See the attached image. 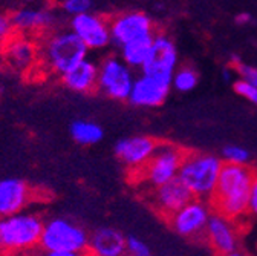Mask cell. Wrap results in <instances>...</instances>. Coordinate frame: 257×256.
Masks as SVG:
<instances>
[{"label":"cell","instance_id":"12","mask_svg":"<svg viewBox=\"0 0 257 256\" xmlns=\"http://www.w3.org/2000/svg\"><path fill=\"white\" fill-rule=\"evenodd\" d=\"M2 55L11 68L20 72H26L36 66L40 51L37 43L28 34L14 33L2 42Z\"/></svg>","mask_w":257,"mask_h":256},{"label":"cell","instance_id":"5","mask_svg":"<svg viewBox=\"0 0 257 256\" xmlns=\"http://www.w3.org/2000/svg\"><path fill=\"white\" fill-rule=\"evenodd\" d=\"M185 152V149L176 144L158 141V146L149 161L141 169L128 174L132 175L135 184L147 186V190L155 189L178 177Z\"/></svg>","mask_w":257,"mask_h":256},{"label":"cell","instance_id":"8","mask_svg":"<svg viewBox=\"0 0 257 256\" xmlns=\"http://www.w3.org/2000/svg\"><path fill=\"white\" fill-rule=\"evenodd\" d=\"M178 65V52L175 43L163 34H155L150 52L141 66L144 75H150L172 86V78Z\"/></svg>","mask_w":257,"mask_h":256},{"label":"cell","instance_id":"24","mask_svg":"<svg viewBox=\"0 0 257 256\" xmlns=\"http://www.w3.org/2000/svg\"><path fill=\"white\" fill-rule=\"evenodd\" d=\"M222 156L225 163H233V164H248L249 161V152L245 147L240 146H227L222 150Z\"/></svg>","mask_w":257,"mask_h":256},{"label":"cell","instance_id":"26","mask_svg":"<svg viewBox=\"0 0 257 256\" xmlns=\"http://www.w3.org/2000/svg\"><path fill=\"white\" fill-rule=\"evenodd\" d=\"M125 253L131 256H149L150 248L146 242L135 236H128L125 238Z\"/></svg>","mask_w":257,"mask_h":256},{"label":"cell","instance_id":"13","mask_svg":"<svg viewBox=\"0 0 257 256\" xmlns=\"http://www.w3.org/2000/svg\"><path fill=\"white\" fill-rule=\"evenodd\" d=\"M109 26L110 39L119 46L153 34V22L144 13L118 14L116 17L109 20Z\"/></svg>","mask_w":257,"mask_h":256},{"label":"cell","instance_id":"4","mask_svg":"<svg viewBox=\"0 0 257 256\" xmlns=\"http://www.w3.org/2000/svg\"><path fill=\"white\" fill-rule=\"evenodd\" d=\"M45 222L34 213H14L0 218V251L26 253L40 244Z\"/></svg>","mask_w":257,"mask_h":256},{"label":"cell","instance_id":"16","mask_svg":"<svg viewBox=\"0 0 257 256\" xmlns=\"http://www.w3.org/2000/svg\"><path fill=\"white\" fill-rule=\"evenodd\" d=\"M170 84L159 81L150 75H144L134 81L128 102L135 106L143 108H156L161 106L169 95Z\"/></svg>","mask_w":257,"mask_h":256},{"label":"cell","instance_id":"18","mask_svg":"<svg viewBox=\"0 0 257 256\" xmlns=\"http://www.w3.org/2000/svg\"><path fill=\"white\" fill-rule=\"evenodd\" d=\"M125 253V236L110 227H101L89 236L87 254L95 256H121Z\"/></svg>","mask_w":257,"mask_h":256},{"label":"cell","instance_id":"34","mask_svg":"<svg viewBox=\"0 0 257 256\" xmlns=\"http://www.w3.org/2000/svg\"><path fill=\"white\" fill-rule=\"evenodd\" d=\"M0 218H2V216H0Z\"/></svg>","mask_w":257,"mask_h":256},{"label":"cell","instance_id":"25","mask_svg":"<svg viewBox=\"0 0 257 256\" xmlns=\"http://www.w3.org/2000/svg\"><path fill=\"white\" fill-rule=\"evenodd\" d=\"M233 88H234V91L240 95V97H243V99H246L248 102L257 105V86H255V84H252V83H249V81L240 78V80H237V81L234 83Z\"/></svg>","mask_w":257,"mask_h":256},{"label":"cell","instance_id":"2","mask_svg":"<svg viewBox=\"0 0 257 256\" xmlns=\"http://www.w3.org/2000/svg\"><path fill=\"white\" fill-rule=\"evenodd\" d=\"M222 166L223 161L213 153L187 150L178 178L190 189L195 198L210 201Z\"/></svg>","mask_w":257,"mask_h":256},{"label":"cell","instance_id":"15","mask_svg":"<svg viewBox=\"0 0 257 256\" xmlns=\"http://www.w3.org/2000/svg\"><path fill=\"white\" fill-rule=\"evenodd\" d=\"M156 146H158V141L152 137L124 138L116 143L115 155L128 169V172H135L149 161Z\"/></svg>","mask_w":257,"mask_h":256},{"label":"cell","instance_id":"32","mask_svg":"<svg viewBox=\"0 0 257 256\" xmlns=\"http://www.w3.org/2000/svg\"><path fill=\"white\" fill-rule=\"evenodd\" d=\"M230 77H231V72H230V71H223V78H225V80L228 81V80H230Z\"/></svg>","mask_w":257,"mask_h":256},{"label":"cell","instance_id":"1","mask_svg":"<svg viewBox=\"0 0 257 256\" xmlns=\"http://www.w3.org/2000/svg\"><path fill=\"white\" fill-rule=\"evenodd\" d=\"M254 169L248 164L223 163L210 198L213 212L242 224L249 215V195Z\"/></svg>","mask_w":257,"mask_h":256},{"label":"cell","instance_id":"29","mask_svg":"<svg viewBox=\"0 0 257 256\" xmlns=\"http://www.w3.org/2000/svg\"><path fill=\"white\" fill-rule=\"evenodd\" d=\"M13 33H14V26H13L11 17L0 14V43L5 39H8Z\"/></svg>","mask_w":257,"mask_h":256},{"label":"cell","instance_id":"33","mask_svg":"<svg viewBox=\"0 0 257 256\" xmlns=\"http://www.w3.org/2000/svg\"><path fill=\"white\" fill-rule=\"evenodd\" d=\"M25 2H32V0H25Z\"/></svg>","mask_w":257,"mask_h":256},{"label":"cell","instance_id":"6","mask_svg":"<svg viewBox=\"0 0 257 256\" xmlns=\"http://www.w3.org/2000/svg\"><path fill=\"white\" fill-rule=\"evenodd\" d=\"M87 49L83 40L71 29L51 36L40 49V57L52 72L63 75L87 58Z\"/></svg>","mask_w":257,"mask_h":256},{"label":"cell","instance_id":"7","mask_svg":"<svg viewBox=\"0 0 257 256\" xmlns=\"http://www.w3.org/2000/svg\"><path fill=\"white\" fill-rule=\"evenodd\" d=\"M204 238L214 253L236 256L240 248V224L213 212L205 227Z\"/></svg>","mask_w":257,"mask_h":256},{"label":"cell","instance_id":"30","mask_svg":"<svg viewBox=\"0 0 257 256\" xmlns=\"http://www.w3.org/2000/svg\"><path fill=\"white\" fill-rule=\"evenodd\" d=\"M249 215L257 216V170L254 169V178L251 184V195H249Z\"/></svg>","mask_w":257,"mask_h":256},{"label":"cell","instance_id":"22","mask_svg":"<svg viewBox=\"0 0 257 256\" xmlns=\"http://www.w3.org/2000/svg\"><path fill=\"white\" fill-rule=\"evenodd\" d=\"M71 135L74 141H77L78 144L90 146L103 140V129L100 124L93 121L78 120L71 124Z\"/></svg>","mask_w":257,"mask_h":256},{"label":"cell","instance_id":"20","mask_svg":"<svg viewBox=\"0 0 257 256\" xmlns=\"http://www.w3.org/2000/svg\"><path fill=\"white\" fill-rule=\"evenodd\" d=\"M11 22L14 31L29 34V33H37L40 29H48L54 23V16L46 10L23 8L11 16Z\"/></svg>","mask_w":257,"mask_h":256},{"label":"cell","instance_id":"11","mask_svg":"<svg viewBox=\"0 0 257 256\" xmlns=\"http://www.w3.org/2000/svg\"><path fill=\"white\" fill-rule=\"evenodd\" d=\"M193 198L195 197H193L190 189L178 177L166 184H161L149 190L150 204L153 206L156 213L163 216L166 221Z\"/></svg>","mask_w":257,"mask_h":256},{"label":"cell","instance_id":"10","mask_svg":"<svg viewBox=\"0 0 257 256\" xmlns=\"http://www.w3.org/2000/svg\"><path fill=\"white\" fill-rule=\"evenodd\" d=\"M134 81L131 66L116 57H107L98 68V88L113 100L128 99Z\"/></svg>","mask_w":257,"mask_h":256},{"label":"cell","instance_id":"3","mask_svg":"<svg viewBox=\"0 0 257 256\" xmlns=\"http://www.w3.org/2000/svg\"><path fill=\"white\" fill-rule=\"evenodd\" d=\"M39 247L49 256H78L89 248L86 230L69 219L54 218L45 222Z\"/></svg>","mask_w":257,"mask_h":256},{"label":"cell","instance_id":"21","mask_svg":"<svg viewBox=\"0 0 257 256\" xmlns=\"http://www.w3.org/2000/svg\"><path fill=\"white\" fill-rule=\"evenodd\" d=\"M153 36H146L137 40H132L125 45L121 46V54L122 60L127 63L131 68H141L144 65V61L150 52L152 43H153Z\"/></svg>","mask_w":257,"mask_h":256},{"label":"cell","instance_id":"17","mask_svg":"<svg viewBox=\"0 0 257 256\" xmlns=\"http://www.w3.org/2000/svg\"><path fill=\"white\" fill-rule=\"evenodd\" d=\"M32 198L31 187L19 178L0 180V216L22 212Z\"/></svg>","mask_w":257,"mask_h":256},{"label":"cell","instance_id":"19","mask_svg":"<svg viewBox=\"0 0 257 256\" xmlns=\"http://www.w3.org/2000/svg\"><path fill=\"white\" fill-rule=\"evenodd\" d=\"M64 86L74 92L90 94L98 88V66L93 61L84 58L71 71L61 75Z\"/></svg>","mask_w":257,"mask_h":256},{"label":"cell","instance_id":"14","mask_svg":"<svg viewBox=\"0 0 257 256\" xmlns=\"http://www.w3.org/2000/svg\"><path fill=\"white\" fill-rule=\"evenodd\" d=\"M71 28L89 49L104 48L112 40L109 20L103 19L101 16L92 14L89 11L74 16Z\"/></svg>","mask_w":257,"mask_h":256},{"label":"cell","instance_id":"9","mask_svg":"<svg viewBox=\"0 0 257 256\" xmlns=\"http://www.w3.org/2000/svg\"><path fill=\"white\" fill-rule=\"evenodd\" d=\"M213 213L210 201L193 198L176 213H173L167 222L169 226L184 238H201L205 233L208 219Z\"/></svg>","mask_w":257,"mask_h":256},{"label":"cell","instance_id":"27","mask_svg":"<svg viewBox=\"0 0 257 256\" xmlns=\"http://www.w3.org/2000/svg\"><path fill=\"white\" fill-rule=\"evenodd\" d=\"M90 7H92L90 0H64L63 2V10L72 17L87 13L90 10Z\"/></svg>","mask_w":257,"mask_h":256},{"label":"cell","instance_id":"31","mask_svg":"<svg viewBox=\"0 0 257 256\" xmlns=\"http://www.w3.org/2000/svg\"><path fill=\"white\" fill-rule=\"evenodd\" d=\"M249 22H251V14H248V13H240V14L236 16V23L237 25H246Z\"/></svg>","mask_w":257,"mask_h":256},{"label":"cell","instance_id":"28","mask_svg":"<svg viewBox=\"0 0 257 256\" xmlns=\"http://www.w3.org/2000/svg\"><path fill=\"white\" fill-rule=\"evenodd\" d=\"M234 69L243 80L257 86V68H252L249 65H243V63L240 61V63H237V65H234Z\"/></svg>","mask_w":257,"mask_h":256},{"label":"cell","instance_id":"23","mask_svg":"<svg viewBox=\"0 0 257 256\" xmlns=\"http://www.w3.org/2000/svg\"><path fill=\"white\" fill-rule=\"evenodd\" d=\"M172 84L179 92H188L198 84V74L191 68H181L179 71H175Z\"/></svg>","mask_w":257,"mask_h":256}]
</instances>
